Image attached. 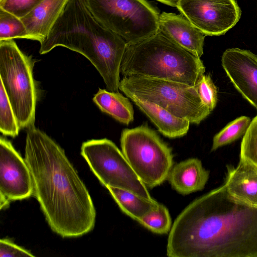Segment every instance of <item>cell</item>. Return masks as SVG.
Segmentation results:
<instances>
[{"label":"cell","mask_w":257,"mask_h":257,"mask_svg":"<svg viewBox=\"0 0 257 257\" xmlns=\"http://www.w3.org/2000/svg\"><path fill=\"white\" fill-rule=\"evenodd\" d=\"M120 142L125 158L146 187L153 188L167 180L174 165L172 149L147 124L123 129Z\"/></svg>","instance_id":"52a82bcc"},{"label":"cell","mask_w":257,"mask_h":257,"mask_svg":"<svg viewBox=\"0 0 257 257\" xmlns=\"http://www.w3.org/2000/svg\"><path fill=\"white\" fill-rule=\"evenodd\" d=\"M44 0H0V9L22 18Z\"/></svg>","instance_id":"484cf974"},{"label":"cell","mask_w":257,"mask_h":257,"mask_svg":"<svg viewBox=\"0 0 257 257\" xmlns=\"http://www.w3.org/2000/svg\"><path fill=\"white\" fill-rule=\"evenodd\" d=\"M169 257H257V205L231 196L225 186L196 199L169 232Z\"/></svg>","instance_id":"6da1fadb"},{"label":"cell","mask_w":257,"mask_h":257,"mask_svg":"<svg viewBox=\"0 0 257 257\" xmlns=\"http://www.w3.org/2000/svg\"><path fill=\"white\" fill-rule=\"evenodd\" d=\"M31 174L25 160L11 142L0 138L1 209L11 201L23 200L33 195Z\"/></svg>","instance_id":"8fae6325"},{"label":"cell","mask_w":257,"mask_h":257,"mask_svg":"<svg viewBox=\"0 0 257 257\" xmlns=\"http://www.w3.org/2000/svg\"><path fill=\"white\" fill-rule=\"evenodd\" d=\"M106 188L120 210L137 221L159 204L153 199H146L125 189L114 187Z\"/></svg>","instance_id":"d6986e66"},{"label":"cell","mask_w":257,"mask_h":257,"mask_svg":"<svg viewBox=\"0 0 257 257\" xmlns=\"http://www.w3.org/2000/svg\"><path fill=\"white\" fill-rule=\"evenodd\" d=\"M221 64L236 90L257 109V55L249 50L229 48L223 52Z\"/></svg>","instance_id":"7c38bea8"},{"label":"cell","mask_w":257,"mask_h":257,"mask_svg":"<svg viewBox=\"0 0 257 257\" xmlns=\"http://www.w3.org/2000/svg\"><path fill=\"white\" fill-rule=\"evenodd\" d=\"M119 90L153 102L174 115L199 124L211 111L195 86L172 80L141 76H123Z\"/></svg>","instance_id":"5b68a950"},{"label":"cell","mask_w":257,"mask_h":257,"mask_svg":"<svg viewBox=\"0 0 257 257\" xmlns=\"http://www.w3.org/2000/svg\"><path fill=\"white\" fill-rule=\"evenodd\" d=\"M21 129L3 84H0V131L15 138Z\"/></svg>","instance_id":"603a6c76"},{"label":"cell","mask_w":257,"mask_h":257,"mask_svg":"<svg viewBox=\"0 0 257 257\" xmlns=\"http://www.w3.org/2000/svg\"><path fill=\"white\" fill-rule=\"evenodd\" d=\"M209 174L199 159L189 158L173 165L167 180L174 190L185 195L202 190Z\"/></svg>","instance_id":"5bb4252c"},{"label":"cell","mask_w":257,"mask_h":257,"mask_svg":"<svg viewBox=\"0 0 257 257\" xmlns=\"http://www.w3.org/2000/svg\"><path fill=\"white\" fill-rule=\"evenodd\" d=\"M205 71L199 57L159 30L139 41L127 43L121 66L123 76H141L195 86Z\"/></svg>","instance_id":"277c9868"},{"label":"cell","mask_w":257,"mask_h":257,"mask_svg":"<svg viewBox=\"0 0 257 257\" xmlns=\"http://www.w3.org/2000/svg\"><path fill=\"white\" fill-rule=\"evenodd\" d=\"M250 121L249 117L241 116L228 123L214 136L211 151L230 144L244 135Z\"/></svg>","instance_id":"44dd1931"},{"label":"cell","mask_w":257,"mask_h":257,"mask_svg":"<svg viewBox=\"0 0 257 257\" xmlns=\"http://www.w3.org/2000/svg\"><path fill=\"white\" fill-rule=\"evenodd\" d=\"M195 86L202 102L212 111L217 101V90L210 76L203 74Z\"/></svg>","instance_id":"d4e9b609"},{"label":"cell","mask_w":257,"mask_h":257,"mask_svg":"<svg viewBox=\"0 0 257 257\" xmlns=\"http://www.w3.org/2000/svg\"><path fill=\"white\" fill-rule=\"evenodd\" d=\"M159 30L178 45L200 58L203 54L205 34L185 16L163 12L159 16Z\"/></svg>","instance_id":"4fadbf2b"},{"label":"cell","mask_w":257,"mask_h":257,"mask_svg":"<svg viewBox=\"0 0 257 257\" xmlns=\"http://www.w3.org/2000/svg\"><path fill=\"white\" fill-rule=\"evenodd\" d=\"M137 221L150 231L159 234L169 233L172 226L168 209L160 203Z\"/></svg>","instance_id":"7402d4cb"},{"label":"cell","mask_w":257,"mask_h":257,"mask_svg":"<svg viewBox=\"0 0 257 257\" xmlns=\"http://www.w3.org/2000/svg\"><path fill=\"white\" fill-rule=\"evenodd\" d=\"M81 155L106 188L123 189L146 199H153L122 151L111 141L104 138L83 142Z\"/></svg>","instance_id":"9c48e42d"},{"label":"cell","mask_w":257,"mask_h":257,"mask_svg":"<svg viewBox=\"0 0 257 257\" xmlns=\"http://www.w3.org/2000/svg\"><path fill=\"white\" fill-rule=\"evenodd\" d=\"M176 8L206 36L224 35L241 15L235 0H181Z\"/></svg>","instance_id":"30bf717a"},{"label":"cell","mask_w":257,"mask_h":257,"mask_svg":"<svg viewBox=\"0 0 257 257\" xmlns=\"http://www.w3.org/2000/svg\"><path fill=\"white\" fill-rule=\"evenodd\" d=\"M93 101L103 112L118 121L128 125L134 119V110L128 97L119 92L99 88L92 98Z\"/></svg>","instance_id":"ac0fdd59"},{"label":"cell","mask_w":257,"mask_h":257,"mask_svg":"<svg viewBox=\"0 0 257 257\" xmlns=\"http://www.w3.org/2000/svg\"><path fill=\"white\" fill-rule=\"evenodd\" d=\"M223 185L236 199L257 205V168L239 159L236 167L227 165Z\"/></svg>","instance_id":"9a60e30c"},{"label":"cell","mask_w":257,"mask_h":257,"mask_svg":"<svg viewBox=\"0 0 257 257\" xmlns=\"http://www.w3.org/2000/svg\"><path fill=\"white\" fill-rule=\"evenodd\" d=\"M35 256L31 252L7 239L0 240V257Z\"/></svg>","instance_id":"4316f807"},{"label":"cell","mask_w":257,"mask_h":257,"mask_svg":"<svg viewBox=\"0 0 257 257\" xmlns=\"http://www.w3.org/2000/svg\"><path fill=\"white\" fill-rule=\"evenodd\" d=\"M35 60L13 40L0 41V77L21 128L34 125L38 98Z\"/></svg>","instance_id":"8992f818"},{"label":"cell","mask_w":257,"mask_h":257,"mask_svg":"<svg viewBox=\"0 0 257 257\" xmlns=\"http://www.w3.org/2000/svg\"><path fill=\"white\" fill-rule=\"evenodd\" d=\"M239 159L257 168V115L251 120L242 138Z\"/></svg>","instance_id":"cb8c5ba5"},{"label":"cell","mask_w":257,"mask_h":257,"mask_svg":"<svg viewBox=\"0 0 257 257\" xmlns=\"http://www.w3.org/2000/svg\"><path fill=\"white\" fill-rule=\"evenodd\" d=\"M165 5L173 7H177L179 2L181 0H156Z\"/></svg>","instance_id":"83f0119b"},{"label":"cell","mask_w":257,"mask_h":257,"mask_svg":"<svg viewBox=\"0 0 257 257\" xmlns=\"http://www.w3.org/2000/svg\"><path fill=\"white\" fill-rule=\"evenodd\" d=\"M24 159L31 174L33 195L51 229L63 238L78 237L93 230V202L64 150L33 125L27 128Z\"/></svg>","instance_id":"7a4b0ae2"},{"label":"cell","mask_w":257,"mask_h":257,"mask_svg":"<svg viewBox=\"0 0 257 257\" xmlns=\"http://www.w3.org/2000/svg\"><path fill=\"white\" fill-rule=\"evenodd\" d=\"M103 26L127 43L139 41L159 30L158 11L145 0H83Z\"/></svg>","instance_id":"ba28073f"},{"label":"cell","mask_w":257,"mask_h":257,"mask_svg":"<svg viewBox=\"0 0 257 257\" xmlns=\"http://www.w3.org/2000/svg\"><path fill=\"white\" fill-rule=\"evenodd\" d=\"M15 38L36 41L28 32L21 18L0 9V41Z\"/></svg>","instance_id":"ffe728a7"},{"label":"cell","mask_w":257,"mask_h":257,"mask_svg":"<svg viewBox=\"0 0 257 257\" xmlns=\"http://www.w3.org/2000/svg\"><path fill=\"white\" fill-rule=\"evenodd\" d=\"M126 96L149 118L164 136L177 138L183 137L188 133L190 123L189 120L177 117L153 102L132 95Z\"/></svg>","instance_id":"2e32d148"},{"label":"cell","mask_w":257,"mask_h":257,"mask_svg":"<svg viewBox=\"0 0 257 257\" xmlns=\"http://www.w3.org/2000/svg\"><path fill=\"white\" fill-rule=\"evenodd\" d=\"M40 44L41 54L58 46L82 54L100 74L107 90L118 92L120 66L127 43L100 24L83 0H69Z\"/></svg>","instance_id":"3957f363"},{"label":"cell","mask_w":257,"mask_h":257,"mask_svg":"<svg viewBox=\"0 0 257 257\" xmlns=\"http://www.w3.org/2000/svg\"><path fill=\"white\" fill-rule=\"evenodd\" d=\"M69 0H44L21 18L28 32L41 42L59 18Z\"/></svg>","instance_id":"e0dca14e"}]
</instances>
